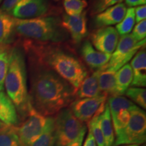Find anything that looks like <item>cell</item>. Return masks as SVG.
<instances>
[{"label": "cell", "mask_w": 146, "mask_h": 146, "mask_svg": "<svg viewBox=\"0 0 146 146\" xmlns=\"http://www.w3.org/2000/svg\"><path fill=\"white\" fill-rule=\"evenodd\" d=\"M30 71L31 104L45 116L56 115L75 99L73 87L54 70L28 55Z\"/></svg>", "instance_id": "obj_1"}, {"label": "cell", "mask_w": 146, "mask_h": 146, "mask_svg": "<svg viewBox=\"0 0 146 146\" xmlns=\"http://www.w3.org/2000/svg\"><path fill=\"white\" fill-rule=\"evenodd\" d=\"M27 54L41 62L68 82L76 92L88 71L72 50L59 43H24Z\"/></svg>", "instance_id": "obj_2"}, {"label": "cell", "mask_w": 146, "mask_h": 146, "mask_svg": "<svg viewBox=\"0 0 146 146\" xmlns=\"http://www.w3.org/2000/svg\"><path fill=\"white\" fill-rule=\"evenodd\" d=\"M4 86L10 99L22 118H26L31 106L27 85L25 54L19 47L11 50L9 66Z\"/></svg>", "instance_id": "obj_3"}, {"label": "cell", "mask_w": 146, "mask_h": 146, "mask_svg": "<svg viewBox=\"0 0 146 146\" xmlns=\"http://www.w3.org/2000/svg\"><path fill=\"white\" fill-rule=\"evenodd\" d=\"M61 21L54 16L16 20V33L31 41L60 43L66 38Z\"/></svg>", "instance_id": "obj_4"}, {"label": "cell", "mask_w": 146, "mask_h": 146, "mask_svg": "<svg viewBox=\"0 0 146 146\" xmlns=\"http://www.w3.org/2000/svg\"><path fill=\"white\" fill-rule=\"evenodd\" d=\"M112 146L123 145H143L146 139V114L135 105L131 112L127 125L116 134Z\"/></svg>", "instance_id": "obj_5"}, {"label": "cell", "mask_w": 146, "mask_h": 146, "mask_svg": "<svg viewBox=\"0 0 146 146\" xmlns=\"http://www.w3.org/2000/svg\"><path fill=\"white\" fill-rule=\"evenodd\" d=\"M54 118L55 146L67 145L77 137L86 126L67 108L60 110Z\"/></svg>", "instance_id": "obj_6"}, {"label": "cell", "mask_w": 146, "mask_h": 146, "mask_svg": "<svg viewBox=\"0 0 146 146\" xmlns=\"http://www.w3.org/2000/svg\"><path fill=\"white\" fill-rule=\"evenodd\" d=\"M145 46V39L137 41L131 34L121 36L114 52L111 54L109 62L104 68L116 71L134 57L141 47Z\"/></svg>", "instance_id": "obj_7"}, {"label": "cell", "mask_w": 146, "mask_h": 146, "mask_svg": "<svg viewBox=\"0 0 146 146\" xmlns=\"http://www.w3.org/2000/svg\"><path fill=\"white\" fill-rule=\"evenodd\" d=\"M50 116H43L35 110L32 106L29 114L16 130L21 146H30L44 131Z\"/></svg>", "instance_id": "obj_8"}, {"label": "cell", "mask_w": 146, "mask_h": 146, "mask_svg": "<svg viewBox=\"0 0 146 146\" xmlns=\"http://www.w3.org/2000/svg\"><path fill=\"white\" fill-rule=\"evenodd\" d=\"M107 98L106 95L103 94L94 98L76 99L69 105V108L80 121L87 123L104 112Z\"/></svg>", "instance_id": "obj_9"}, {"label": "cell", "mask_w": 146, "mask_h": 146, "mask_svg": "<svg viewBox=\"0 0 146 146\" xmlns=\"http://www.w3.org/2000/svg\"><path fill=\"white\" fill-rule=\"evenodd\" d=\"M113 128L117 134L127 125L131 117V112L135 104L123 96L109 97L108 100Z\"/></svg>", "instance_id": "obj_10"}, {"label": "cell", "mask_w": 146, "mask_h": 146, "mask_svg": "<svg viewBox=\"0 0 146 146\" xmlns=\"http://www.w3.org/2000/svg\"><path fill=\"white\" fill-rule=\"evenodd\" d=\"M119 35L113 27L98 28L90 35V41L96 50L112 54L119 41Z\"/></svg>", "instance_id": "obj_11"}, {"label": "cell", "mask_w": 146, "mask_h": 146, "mask_svg": "<svg viewBox=\"0 0 146 146\" xmlns=\"http://www.w3.org/2000/svg\"><path fill=\"white\" fill-rule=\"evenodd\" d=\"M48 10L47 0H21L10 14L17 19H31L45 16Z\"/></svg>", "instance_id": "obj_12"}, {"label": "cell", "mask_w": 146, "mask_h": 146, "mask_svg": "<svg viewBox=\"0 0 146 146\" xmlns=\"http://www.w3.org/2000/svg\"><path fill=\"white\" fill-rule=\"evenodd\" d=\"M87 13V11H84L78 15L68 16L64 14L62 16V27L70 34L74 43H79L88 34Z\"/></svg>", "instance_id": "obj_13"}, {"label": "cell", "mask_w": 146, "mask_h": 146, "mask_svg": "<svg viewBox=\"0 0 146 146\" xmlns=\"http://www.w3.org/2000/svg\"><path fill=\"white\" fill-rule=\"evenodd\" d=\"M127 10V5L123 2L109 7L96 15L94 19L95 25L98 28L117 25L123 21Z\"/></svg>", "instance_id": "obj_14"}, {"label": "cell", "mask_w": 146, "mask_h": 146, "mask_svg": "<svg viewBox=\"0 0 146 146\" xmlns=\"http://www.w3.org/2000/svg\"><path fill=\"white\" fill-rule=\"evenodd\" d=\"M81 54L85 62L91 69L98 70L107 64L111 58V54L96 50L89 40L83 42Z\"/></svg>", "instance_id": "obj_15"}, {"label": "cell", "mask_w": 146, "mask_h": 146, "mask_svg": "<svg viewBox=\"0 0 146 146\" xmlns=\"http://www.w3.org/2000/svg\"><path fill=\"white\" fill-rule=\"evenodd\" d=\"M133 71V81L131 86L141 87L146 86V52L145 46L141 47L131 62Z\"/></svg>", "instance_id": "obj_16"}, {"label": "cell", "mask_w": 146, "mask_h": 146, "mask_svg": "<svg viewBox=\"0 0 146 146\" xmlns=\"http://www.w3.org/2000/svg\"><path fill=\"white\" fill-rule=\"evenodd\" d=\"M0 121L7 126H16L19 123L15 106L3 91H0Z\"/></svg>", "instance_id": "obj_17"}, {"label": "cell", "mask_w": 146, "mask_h": 146, "mask_svg": "<svg viewBox=\"0 0 146 146\" xmlns=\"http://www.w3.org/2000/svg\"><path fill=\"white\" fill-rule=\"evenodd\" d=\"M100 70H95L90 76H87L82 82L75 94L76 99L90 98L103 94L98 82Z\"/></svg>", "instance_id": "obj_18"}, {"label": "cell", "mask_w": 146, "mask_h": 146, "mask_svg": "<svg viewBox=\"0 0 146 146\" xmlns=\"http://www.w3.org/2000/svg\"><path fill=\"white\" fill-rule=\"evenodd\" d=\"M16 20L10 14L0 10V45H8L13 42Z\"/></svg>", "instance_id": "obj_19"}, {"label": "cell", "mask_w": 146, "mask_h": 146, "mask_svg": "<svg viewBox=\"0 0 146 146\" xmlns=\"http://www.w3.org/2000/svg\"><path fill=\"white\" fill-rule=\"evenodd\" d=\"M116 72L109 69L102 68L100 69L98 76L99 87L102 94L108 97L118 96L116 84Z\"/></svg>", "instance_id": "obj_20"}, {"label": "cell", "mask_w": 146, "mask_h": 146, "mask_svg": "<svg viewBox=\"0 0 146 146\" xmlns=\"http://www.w3.org/2000/svg\"><path fill=\"white\" fill-rule=\"evenodd\" d=\"M100 123L104 138L105 146H112L115 139L114 131L108 102L104 112L100 115Z\"/></svg>", "instance_id": "obj_21"}, {"label": "cell", "mask_w": 146, "mask_h": 146, "mask_svg": "<svg viewBox=\"0 0 146 146\" xmlns=\"http://www.w3.org/2000/svg\"><path fill=\"white\" fill-rule=\"evenodd\" d=\"M133 81V71L130 64H126L116 72V84L118 96L125 94Z\"/></svg>", "instance_id": "obj_22"}, {"label": "cell", "mask_w": 146, "mask_h": 146, "mask_svg": "<svg viewBox=\"0 0 146 146\" xmlns=\"http://www.w3.org/2000/svg\"><path fill=\"white\" fill-rule=\"evenodd\" d=\"M30 146H55L54 117L50 116L44 131Z\"/></svg>", "instance_id": "obj_23"}, {"label": "cell", "mask_w": 146, "mask_h": 146, "mask_svg": "<svg viewBox=\"0 0 146 146\" xmlns=\"http://www.w3.org/2000/svg\"><path fill=\"white\" fill-rule=\"evenodd\" d=\"M0 146H21L16 126H7L0 131Z\"/></svg>", "instance_id": "obj_24"}, {"label": "cell", "mask_w": 146, "mask_h": 146, "mask_svg": "<svg viewBox=\"0 0 146 146\" xmlns=\"http://www.w3.org/2000/svg\"><path fill=\"white\" fill-rule=\"evenodd\" d=\"M135 24V8H129L127 10L125 17L120 23L116 26V30L120 36L130 34L131 31Z\"/></svg>", "instance_id": "obj_25"}, {"label": "cell", "mask_w": 146, "mask_h": 146, "mask_svg": "<svg viewBox=\"0 0 146 146\" xmlns=\"http://www.w3.org/2000/svg\"><path fill=\"white\" fill-rule=\"evenodd\" d=\"M11 50L7 45H0V91H3L4 87L5 78L8 72Z\"/></svg>", "instance_id": "obj_26"}, {"label": "cell", "mask_w": 146, "mask_h": 146, "mask_svg": "<svg viewBox=\"0 0 146 146\" xmlns=\"http://www.w3.org/2000/svg\"><path fill=\"white\" fill-rule=\"evenodd\" d=\"M127 96L131 102L135 104L138 105L142 109L146 108V90L141 87H129L125 92Z\"/></svg>", "instance_id": "obj_27"}, {"label": "cell", "mask_w": 146, "mask_h": 146, "mask_svg": "<svg viewBox=\"0 0 146 146\" xmlns=\"http://www.w3.org/2000/svg\"><path fill=\"white\" fill-rule=\"evenodd\" d=\"M63 6L66 14L75 16L81 14L88 6L86 0H64Z\"/></svg>", "instance_id": "obj_28"}, {"label": "cell", "mask_w": 146, "mask_h": 146, "mask_svg": "<svg viewBox=\"0 0 146 146\" xmlns=\"http://www.w3.org/2000/svg\"><path fill=\"white\" fill-rule=\"evenodd\" d=\"M87 123H88L87 125H88L89 131H90L94 137L97 146H105L104 138L100 123V115L95 116Z\"/></svg>", "instance_id": "obj_29"}, {"label": "cell", "mask_w": 146, "mask_h": 146, "mask_svg": "<svg viewBox=\"0 0 146 146\" xmlns=\"http://www.w3.org/2000/svg\"><path fill=\"white\" fill-rule=\"evenodd\" d=\"M123 0H89V9L91 15H97L109 7L122 3Z\"/></svg>", "instance_id": "obj_30"}, {"label": "cell", "mask_w": 146, "mask_h": 146, "mask_svg": "<svg viewBox=\"0 0 146 146\" xmlns=\"http://www.w3.org/2000/svg\"><path fill=\"white\" fill-rule=\"evenodd\" d=\"M134 39L137 41H142L145 39L146 36V21L143 20L137 23L131 34Z\"/></svg>", "instance_id": "obj_31"}, {"label": "cell", "mask_w": 146, "mask_h": 146, "mask_svg": "<svg viewBox=\"0 0 146 146\" xmlns=\"http://www.w3.org/2000/svg\"><path fill=\"white\" fill-rule=\"evenodd\" d=\"M135 23H138L146 18V5H142L135 8Z\"/></svg>", "instance_id": "obj_32"}, {"label": "cell", "mask_w": 146, "mask_h": 146, "mask_svg": "<svg viewBox=\"0 0 146 146\" xmlns=\"http://www.w3.org/2000/svg\"><path fill=\"white\" fill-rule=\"evenodd\" d=\"M21 0H3L2 4L0 7V10L10 14L14 7Z\"/></svg>", "instance_id": "obj_33"}, {"label": "cell", "mask_w": 146, "mask_h": 146, "mask_svg": "<svg viewBox=\"0 0 146 146\" xmlns=\"http://www.w3.org/2000/svg\"><path fill=\"white\" fill-rule=\"evenodd\" d=\"M86 132H87V126H85V127L82 129V131H81V133H79V135H78L77 137L66 146H82L83 145L84 137H85Z\"/></svg>", "instance_id": "obj_34"}, {"label": "cell", "mask_w": 146, "mask_h": 146, "mask_svg": "<svg viewBox=\"0 0 146 146\" xmlns=\"http://www.w3.org/2000/svg\"><path fill=\"white\" fill-rule=\"evenodd\" d=\"M146 0H125L126 5H128L129 8H133L135 6L145 5Z\"/></svg>", "instance_id": "obj_35"}, {"label": "cell", "mask_w": 146, "mask_h": 146, "mask_svg": "<svg viewBox=\"0 0 146 146\" xmlns=\"http://www.w3.org/2000/svg\"><path fill=\"white\" fill-rule=\"evenodd\" d=\"M82 146H97L96 142L95 141L94 137H93L90 131H89L87 137L85 140V142H84Z\"/></svg>", "instance_id": "obj_36"}, {"label": "cell", "mask_w": 146, "mask_h": 146, "mask_svg": "<svg viewBox=\"0 0 146 146\" xmlns=\"http://www.w3.org/2000/svg\"><path fill=\"white\" fill-rule=\"evenodd\" d=\"M5 125H4V124H3L2 122L0 121V131H1V129H2L3 128L5 127Z\"/></svg>", "instance_id": "obj_37"}, {"label": "cell", "mask_w": 146, "mask_h": 146, "mask_svg": "<svg viewBox=\"0 0 146 146\" xmlns=\"http://www.w3.org/2000/svg\"><path fill=\"white\" fill-rule=\"evenodd\" d=\"M119 146H139L138 145H119Z\"/></svg>", "instance_id": "obj_38"}, {"label": "cell", "mask_w": 146, "mask_h": 146, "mask_svg": "<svg viewBox=\"0 0 146 146\" xmlns=\"http://www.w3.org/2000/svg\"><path fill=\"white\" fill-rule=\"evenodd\" d=\"M2 1H3V0H0V4H1V3L2 2Z\"/></svg>", "instance_id": "obj_39"}, {"label": "cell", "mask_w": 146, "mask_h": 146, "mask_svg": "<svg viewBox=\"0 0 146 146\" xmlns=\"http://www.w3.org/2000/svg\"><path fill=\"white\" fill-rule=\"evenodd\" d=\"M55 1H59V0H55Z\"/></svg>", "instance_id": "obj_40"}, {"label": "cell", "mask_w": 146, "mask_h": 146, "mask_svg": "<svg viewBox=\"0 0 146 146\" xmlns=\"http://www.w3.org/2000/svg\"><path fill=\"white\" fill-rule=\"evenodd\" d=\"M141 146H145V145H141Z\"/></svg>", "instance_id": "obj_41"}]
</instances>
